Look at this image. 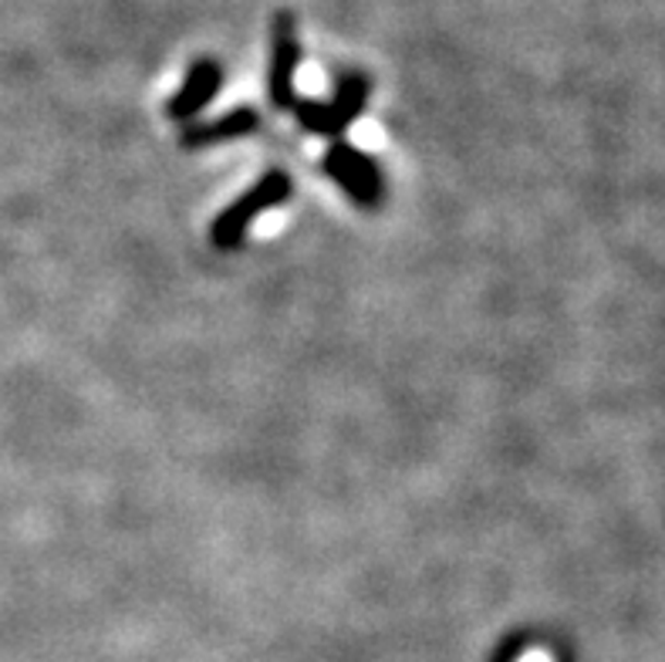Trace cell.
I'll return each mask as SVG.
<instances>
[{
  "label": "cell",
  "instance_id": "cell-1",
  "mask_svg": "<svg viewBox=\"0 0 665 662\" xmlns=\"http://www.w3.org/2000/svg\"><path fill=\"white\" fill-rule=\"evenodd\" d=\"M291 196V177L285 169H267L264 177L247 190L240 193L227 210L214 220L209 227V240H214V248L220 251H233L240 248L243 240H247L254 220L267 210H277V206H285Z\"/></svg>",
  "mask_w": 665,
  "mask_h": 662
},
{
  "label": "cell",
  "instance_id": "cell-3",
  "mask_svg": "<svg viewBox=\"0 0 665 662\" xmlns=\"http://www.w3.org/2000/svg\"><path fill=\"white\" fill-rule=\"evenodd\" d=\"M325 177L352 200L362 210H375L385 196V183H382V172L375 166L372 156H365L362 149H355L352 143H331L325 159H322Z\"/></svg>",
  "mask_w": 665,
  "mask_h": 662
},
{
  "label": "cell",
  "instance_id": "cell-4",
  "mask_svg": "<svg viewBox=\"0 0 665 662\" xmlns=\"http://www.w3.org/2000/svg\"><path fill=\"white\" fill-rule=\"evenodd\" d=\"M304 48L298 38L294 14L281 11L270 21V64H267V98L274 109H294V79Z\"/></svg>",
  "mask_w": 665,
  "mask_h": 662
},
{
  "label": "cell",
  "instance_id": "cell-5",
  "mask_svg": "<svg viewBox=\"0 0 665 662\" xmlns=\"http://www.w3.org/2000/svg\"><path fill=\"white\" fill-rule=\"evenodd\" d=\"M220 85H223V68L214 58H196L186 68V79L177 88V95L166 101V116L172 122H193L217 98Z\"/></svg>",
  "mask_w": 665,
  "mask_h": 662
},
{
  "label": "cell",
  "instance_id": "cell-6",
  "mask_svg": "<svg viewBox=\"0 0 665 662\" xmlns=\"http://www.w3.org/2000/svg\"><path fill=\"white\" fill-rule=\"evenodd\" d=\"M261 129V116L254 109H233L220 119H193L180 132V146L183 149H206L217 143H230V139L254 135Z\"/></svg>",
  "mask_w": 665,
  "mask_h": 662
},
{
  "label": "cell",
  "instance_id": "cell-2",
  "mask_svg": "<svg viewBox=\"0 0 665 662\" xmlns=\"http://www.w3.org/2000/svg\"><path fill=\"white\" fill-rule=\"evenodd\" d=\"M368 92H372V82L362 75V72H341L335 79V95L331 101H311V98H301L294 101V119L304 132L311 135H325V139H335L341 135L348 125H355L368 106Z\"/></svg>",
  "mask_w": 665,
  "mask_h": 662
}]
</instances>
